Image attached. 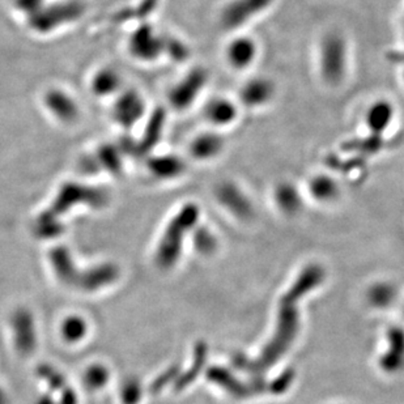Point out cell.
I'll return each instance as SVG.
<instances>
[{"label":"cell","mask_w":404,"mask_h":404,"mask_svg":"<svg viewBox=\"0 0 404 404\" xmlns=\"http://www.w3.org/2000/svg\"><path fill=\"white\" fill-rule=\"evenodd\" d=\"M308 194L313 200L321 204H330L339 199L342 194V186L334 175L317 173L312 175L306 185Z\"/></svg>","instance_id":"52a82bcc"},{"label":"cell","mask_w":404,"mask_h":404,"mask_svg":"<svg viewBox=\"0 0 404 404\" xmlns=\"http://www.w3.org/2000/svg\"><path fill=\"white\" fill-rule=\"evenodd\" d=\"M274 200L276 203L277 208L287 215H295L300 212L302 203H304L302 194L299 187L289 181H283L275 186Z\"/></svg>","instance_id":"8fae6325"},{"label":"cell","mask_w":404,"mask_h":404,"mask_svg":"<svg viewBox=\"0 0 404 404\" xmlns=\"http://www.w3.org/2000/svg\"><path fill=\"white\" fill-rule=\"evenodd\" d=\"M208 73L206 69H193L172 92V103L178 109H186L197 98L207 85Z\"/></svg>","instance_id":"8992f818"},{"label":"cell","mask_w":404,"mask_h":404,"mask_svg":"<svg viewBox=\"0 0 404 404\" xmlns=\"http://www.w3.org/2000/svg\"><path fill=\"white\" fill-rule=\"evenodd\" d=\"M204 116L213 128H228L238 118V105L227 97H215L204 106Z\"/></svg>","instance_id":"ba28073f"},{"label":"cell","mask_w":404,"mask_h":404,"mask_svg":"<svg viewBox=\"0 0 404 404\" xmlns=\"http://www.w3.org/2000/svg\"><path fill=\"white\" fill-rule=\"evenodd\" d=\"M238 96L245 107L261 109L272 103L276 96V85L268 78L255 76L245 81Z\"/></svg>","instance_id":"277c9868"},{"label":"cell","mask_w":404,"mask_h":404,"mask_svg":"<svg viewBox=\"0 0 404 404\" xmlns=\"http://www.w3.org/2000/svg\"><path fill=\"white\" fill-rule=\"evenodd\" d=\"M348 64L349 53L346 37L335 30L326 33L318 46V69L324 84L330 87L342 85L346 80Z\"/></svg>","instance_id":"6da1fadb"},{"label":"cell","mask_w":404,"mask_h":404,"mask_svg":"<svg viewBox=\"0 0 404 404\" xmlns=\"http://www.w3.org/2000/svg\"><path fill=\"white\" fill-rule=\"evenodd\" d=\"M258 44L249 35H236L225 47L227 63L237 71L250 69L258 58Z\"/></svg>","instance_id":"5b68a950"},{"label":"cell","mask_w":404,"mask_h":404,"mask_svg":"<svg viewBox=\"0 0 404 404\" xmlns=\"http://www.w3.org/2000/svg\"><path fill=\"white\" fill-rule=\"evenodd\" d=\"M215 197L220 206L240 219H249L254 213L252 199L243 187L233 181H222L215 188Z\"/></svg>","instance_id":"3957f363"},{"label":"cell","mask_w":404,"mask_h":404,"mask_svg":"<svg viewBox=\"0 0 404 404\" xmlns=\"http://www.w3.org/2000/svg\"><path fill=\"white\" fill-rule=\"evenodd\" d=\"M395 107L387 100H377L371 103L365 113V125L371 137L380 138L393 125Z\"/></svg>","instance_id":"9c48e42d"},{"label":"cell","mask_w":404,"mask_h":404,"mask_svg":"<svg viewBox=\"0 0 404 404\" xmlns=\"http://www.w3.org/2000/svg\"><path fill=\"white\" fill-rule=\"evenodd\" d=\"M225 150V139L216 131L199 134L191 141L190 153L197 161H212Z\"/></svg>","instance_id":"30bf717a"},{"label":"cell","mask_w":404,"mask_h":404,"mask_svg":"<svg viewBox=\"0 0 404 404\" xmlns=\"http://www.w3.org/2000/svg\"><path fill=\"white\" fill-rule=\"evenodd\" d=\"M275 0H229L220 12V25L225 30H238L268 11Z\"/></svg>","instance_id":"7a4b0ae2"},{"label":"cell","mask_w":404,"mask_h":404,"mask_svg":"<svg viewBox=\"0 0 404 404\" xmlns=\"http://www.w3.org/2000/svg\"><path fill=\"white\" fill-rule=\"evenodd\" d=\"M84 333V324L79 319H69L64 324V335L67 336L71 340L79 339L82 336Z\"/></svg>","instance_id":"7c38bea8"}]
</instances>
